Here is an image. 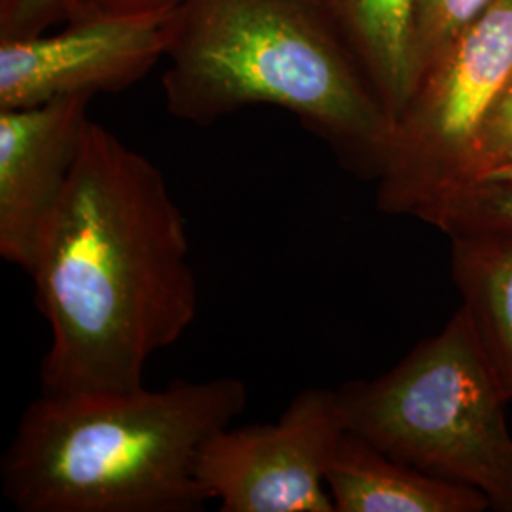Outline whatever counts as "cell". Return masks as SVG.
Instances as JSON below:
<instances>
[{"instance_id":"6da1fadb","label":"cell","mask_w":512,"mask_h":512,"mask_svg":"<svg viewBox=\"0 0 512 512\" xmlns=\"http://www.w3.org/2000/svg\"><path fill=\"white\" fill-rule=\"evenodd\" d=\"M29 275L50 327L44 395L143 387L148 361L198 315L183 211L162 169L93 120Z\"/></svg>"},{"instance_id":"7a4b0ae2","label":"cell","mask_w":512,"mask_h":512,"mask_svg":"<svg viewBox=\"0 0 512 512\" xmlns=\"http://www.w3.org/2000/svg\"><path fill=\"white\" fill-rule=\"evenodd\" d=\"M167 31L171 116L211 126L245 107H277L342 164L380 177L395 124L336 0H183Z\"/></svg>"},{"instance_id":"3957f363","label":"cell","mask_w":512,"mask_h":512,"mask_svg":"<svg viewBox=\"0 0 512 512\" xmlns=\"http://www.w3.org/2000/svg\"><path fill=\"white\" fill-rule=\"evenodd\" d=\"M249 401L232 376L164 389L40 395L0 463L19 512H196L203 444Z\"/></svg>"},{"instance_id":"277c9868","label":"cell","mask_w":512,"mask_h":512,"mask_svg":"<svg viewBox=\"0 0 512 512\" xmlns=\"http://www.w3.org/2000/svg\"><path fill=\"white\" fill-rule=\"evenodd\" d=\"M349 433L512 512L511 401L459 308L439 334L374 380L336 389Z\"/></svg>"},{"instance_id":"5b68a950","label":"cell","mask_w":512,"mask_h":512,"mask_svg":"<svg viewBox=\"0 0 512 512\" xmlns=\"http://www.w3.org/2000/svg\"><path fill=\"white\" fill-rule=\"evenodd\" d=\"M512 76V0H499L421 76L397 118L378 207L421 215L469 184V162L488 109Z\"/></svg>"},{"instance_id":"8992f818","label":"cell","mask_w":512,"mask_h":512,"mask_svg":"<svg viewBox=\"0 0 512 512\" xmlns=\"http://www.w3.org/2000/svg\"><path fill=\"white\" fill-rule=\"evenodd\" d=\"M344 431L336 391L308 387L274 423L215 433L198 480L222 512H334L327 471Z\"/></svg>"},{"instance_id":"52a82bcc","label":"cell","mask_w":512,"mask_h":512,"mask_svg":"<svg viewBox=\"0 0 512 512\" xmlns=\"http://www.w3.org/2000/svg\"><path fill=\"white\" fill-rule=\"evenodd\" d=\"M169 18L71 19L52 37L0 40V109L128 90L165 59Z\"/></svg>"},{"instance_id":"ba28073f","label":"cell","mask_w":512,"mask_h":512,"mask_svg":"<svg viewBox=\"0 0 512 512\" xmlns=\"http://www.w3.org/2000/svg\"><path fill=\"white\" fill-rule=\"evenodd\" d=\"M92 99L0 109V256L27 274L92 122Z\"/></svg>"},{"instance_id":"9c48e42d","label":"cell","mask_w":512,"mask_h":512,"mask_svg":"<svg viewBox=\"0 0 512 512\" xmlns=\"http://www.w3.org/2000/svg\"><path fill=\"white\" fill-rule=\"evenodd\" d=\"M334 512H482L488 497L429 475L344 431L327 471Z\"/></svg>"},{"instance_id":"30bf717a","label":"cell","mask_w":512,"mask_h":512,"mask_svg":"<svg viewBox=\"0 0 512 512\" xmlns=\"http://www.w3.org/2000/svg\"><path fill=\"white\" fill-rule=\"evenodd\" d=\"M448 238L461 310L512 401V230L475 228Z\"/></svg>"},{"instance_id":"8fae6325","label":"cell","mask_w":512,"mask_h":512,"mask_svg":"<svg viewBox=\"0 0 512 512\" xmlns=\"http://www.w3.org/2000/svg\"><path fill=\"white\" fill-rule=\"evenodd\" d=\"M336 8L395 124L414 90L410 61L414 0H336Z\"/></svg>"},{"instance_id":"7c38bea8","label":"cell","mask_w":512,"mask_h":512,"mask_svg":"<svg viewBox=\"0 0 512 512\" xmlns=\"http://www.w3.org/2000/svg\"><path fill=\"white\" fill-rule=\"evenodd\" d=\"M497 2L499 0H414L410 40L414 88L440 55Z\"/></svg>"},{"instance_id":"4fadbf2b","label":"cell","mask_w":512,"mask_h":512,"mask_svg":"<svg viewBox=\"0 0 512 512\" xmlns=\"http://www.w3.org/2000/svg\"><path fill=\"white\" fill-rule=\"evenodd\" d=\"M420 220L448 236L475 228L512 230V177L469 184L429 207Z\"/></svg>"},{"instance_id":"5bb4252c","label":"cell","mask_w":512,"mask_h":512,"mask_svg":"<svg viewBox=\"0 0 512 512\" xmlns=\"http://www.w3.org/2000/svg\"><path fill=\"white\" fill-rule=\"evenodd\" d=\"M512 167V76L497 93L476 135L469 184L501 175ZM467 184V186H469Z\"/></svg>"},{"instance_id":"9a60e30c","label":"cell","mask_w":512,"mask_h":512,"mask_svg":"<svg viewBox=\"0 0 512 512\" xmlns=\"http://www.w3.org/2000/svg\"><path fill=\"white\" fill-rule=\"evenodd\" d=\"M74 0H0V40H25L44 35L67 21Z\"/></svg>"},{"instance_id":"2e32d148","label":"cell","mask_w":512,"mask_h":512,"mask_svg":"<svg viewBox=\"0 0 512 512\" xmlns=\"http://www.w3.org/2000/svg\"><path fill=\"white\" fill-rule=\"evenodd\" d=\"M183 0H74L71 19L158 18L173 14Z\"/></svg>"},{"instance_id":"e0dca14e","label":"cell","mask_w":512,"mask_h":512,"mask_svg":"<svg viewBox=\"0 0 512 512\" xmlns=\"http://www.w3.org/2000/svg\"><path fill=\"white\" fill-rule=\"evenodd\" d=\"M507 177H512V167L511 169H507V171H503L501 175H497V177H492V179H507ZM488 181V179H486Z\"/></svg>"}]
</instances>
